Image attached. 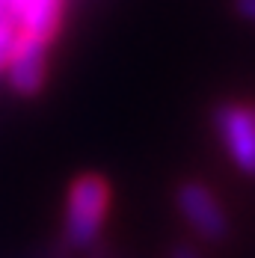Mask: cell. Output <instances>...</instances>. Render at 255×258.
Returning <instances> with one entry per match:
<instances>
[{
	"instance_id": "obj_1",
	"label": "cell",
	"mask_w": 255,
	"mask_h": 258,
	"mask_svg": "<svg viewBox=\"0 0 255 258\" xmlns=\"http://www.w3.org/2000/svg\"><path fill=\"white\" fill-rule=\"evenodd\" d=\"M110 205V190L107 181L98 175H83L69 190V205H66V237L72 246H89L104 226Z\"/></svg>"
},
{
	"instance_id": "obj_3",
	"label": "cell",
	"mask_w": 255,
	"mask_h": 258,
	"mask_svg": "<svg viewBox=\"0 0 255 258\" xmlns=\"http://www.w3.org/2000/svg\"><path fill=\"white\" fill-rule=\"evenodd\" d=\"M178 208L187 217V223L202 234L205 240H223L229 234V220H226L223 208L217 202V196L202 184L187 181L178 190Z\"/></svg>"
},
{
	"instance_id": "obj_6",
	"label": "cell",
	"mask_w": 255,
	"mask_h": 258,
	"mask_svg": "<svg viewBox=\"0 0 255 258\" xmlns=\"http://www.w3.org/2000/svg\"><path fill=\"white\" fill-rule=\"evenodd\" d=\"M18 36H21L18 24H0V69H6L9 56H12V51H15Z\"/></svg>"
},
{
	"instance_id": "obj_7",
	"label": "cell",
	"mask_w": 255,
	"mask_h": 258,
	"mask_svg": "<svg viewBox=\"0 0 255 258\" xmlns=\"http://www.w3.org/2000/svg\"><path fill=\"white\" fill-rule=\"evenodd\" d=\"M237 12H240L243 18L255 21V0H237Z\"/></svg>"
},
{
	"instance_id": "obj_4",
	"label": "cell",
	"mask_w": 255,
	"mask_h": 258,
	"mask_svg": "<svg viewBox=\"0 0 255 258\" xmlns=\"http://www.w3.org/2000/svg\"><path fill=\"white\" fill-rule=\"evenodd\" d=\"M45 45L42 39H33V36H18L15 42V51L9 56L6 69H9V78H12V86L24 95H33L39 92L42 80H45Z\"/></svg>"
},
{
	"instance_id": "obj_5",
	"label": "cell",
	"mask_w": 255,
	"mask_h": 258,
	"mask_svg": "<svg viewBox=\"0 0 255 258\" xmlns=\"http://www.w3.org/2000/svg\"><path fill=\"white\" fill-rule=\"evenodd\" d=\"M15 3V18L18 30L24 36L48 42L56 24H59V12H62V0H12Z\"/></svg>"
},
{
	"instance_id": "obj_2",
	"label": "cell",
	"mask_w": 255,
	"mask_h": 258,
	"mask_svg": "<svg viewBox=\"0 0 255 258\" xmlns=\"http://www.w3.org/2000/svg\"><path fill=\"white\" fill-rule=\"evenodd\" d=\"M217 134L229 157L246 175H255V107L226 104L217 110Z\"/></svg>"
},
{
	"instance_id": "obj_8",
	"label": "cell",
	"mask_w": 255,
	"mask_h": 258,
	"mask_svg": "<svg viewBox=\"0 0 255 258\" xmlns=\"http://www.w3.org/2000/svg\"><path fill=\"white\" fill-rule=\"evenodd\" d=\"M172 258H199V255H196L193 249H175V255Z\"/></svg>"
}]
</instances>
